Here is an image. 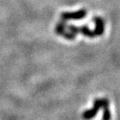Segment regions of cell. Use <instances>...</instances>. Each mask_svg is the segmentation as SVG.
<instances>
[{
    "mask_svg": "<svg viewBox=\"0 0 120 120\" xmlns=\"http://www.w3.org/2000/svg\"><path fill=\"white\" fill-rule=\"evenodd\" d=\"M87 16V10L86 9H80L76 12H64L61 13V18L64 20L69 19H74V20H78L82 19L85 18Z\"/></svg>",
    "mask_w": 120,
    "mask_h": 120,
    "instance_id": "obj_1",
    "label": "cell"
},
{
    "mask_svg": "<svg viewBox=\"0 0 120 120\" xmlns=\"http://www.w3.org/2000/svg\"><path fill=\"white\" fill-rule=\"evenodd\" d=\"M94 30H93L94 35L100 37L105 32V22L104 20L100 17H95L94 19Z\"/></svg>",
    "mask_w": 120,
    "mask_h": 120,
    "instance_id": "obj_2",
    "label": "cell"
},
{
    "mask_svg": "<svg viewBox=\"0 0 120 120\" xmlns=\"http://www.w3.org/2000/svg\"><path fill=\"white\" fill-rule=\"evenodd\" d=\"M98 111H99V109L98 108L93 106V108L91 109H88V110H86L83 112V114H82L83 119L85 120H89V119H93L96 116V115L98 112Z\"/></svg>",
    "mask_w": 120,
    "mask_h": 120,
    "instance_id": "obj_3",
    "label": "cell"
},
{
    "mask_svg": "<svg viewBox=\"0 0 120 120\" xmlns=\"http://www.w3.org/2000/svg\"><path fill=\"white\" fill-rule=\"evenodd\" d=\"M79 31L84 36H85L89 38H94L95 37L94 33L93 30H91V29L88 26H82L81 27H79Z\"/></svg>",
    "mask_w": 120,
    "mask_h": 120,
    "instance_id": "obj_4",
    "label": "cell"
},
{
    "mask_svg": "<svg viewBox=\"0 0 120 120\" xmlns=\"http://www.w3.org/2000/svg\"><path fill=\"white\" fill-rule=\"evenodd\" d=\"M66 27H67V22H66V20L62 19V21L59 22L57 26H56L55 31L58 35L61 36L65 32V28Z\"/></svg>",
    "mask_w": 120,
    "mask_h": 120,
    "instance_id": "obj_5",
    "label": "cell"
},
{
    "mask_svg": "<svg viewBox=\"0 0 120 120\" xmlns=\"http://www.w3.org/2000/svg\"><path fill=\"white\" fill-rule=\"evenodd\" d=\"M102 120H111V112L109 110V106L103 108Z\"/></svg>",
    "mask_w": 120,
    "mask_h": 120,
    "instance_id": "obj_6",
    "label": "cell"
},
{
    "mask_svg": "<svg viewBox=\"0 0 120 120\" xmlns=\"http://www.w3.org/2000/svg\"><path fill=\"white\" fill-rule=\"evenodd\" d=\"M62 37H64L65 38V39L67 40H75V37H76V35L74 34L73 33H71V31L70 32H64V34L61 35Z\"/></svg>",
    "mask_w": 120,
    "mask_h": 120,
    "instance_id": "obj_7",
    "label": "cell"
},
{
    "mask_svg": "<svg viewBox=\"0 0 120 120\" xmlns=\"http://www.w3.org/2000/svg\"><path fill=\"white\" fill-rule=\"evenodd\" d=\"M68 29L75 35H77L78 34L80 33V31H79V27L75 26V25H69V26H68Z\"/></svg>",
    "mask_w": 120,
    "mask_h": 120,
    "instance_id": "obj_8",
    "label": "cell"
}]
</instances>
